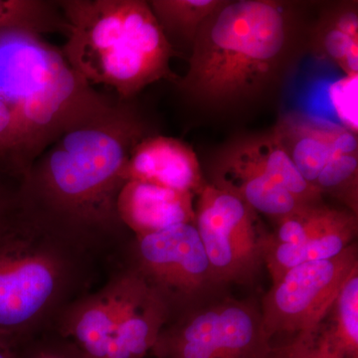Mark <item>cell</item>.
Masks as SVG:
<instances>
[{
	"label": "cell",
	"instance_id": "1",
	"mask_svg": "<svg viewBox=\"0 0 358 358\" xmlns=\"http://www.w3.org/2000/svg\"><path fill=\"white\" fill-rule=\"evenodd\" d=\"M157 134L129 101L61 134L18 181L16 203L30 217L109 260L128 244L117 209L131 150Z\"/></svg>",
	"mask_w": 358,
	"mask_h": 358
},
{
	"label": "cell",
	"instance_id": "2",
	"mask_svg": "<svg viewBox=\"0 0 358 358\" xmlns=\"http://www.w3.org/2000/svg\"><path fill=\"white\" fill-rule=\"evenodd\" d=\"M293 20L282 2L225 0L200 26L187 73L174 84L211 108L258 98L277 83L291 61Z\"/></svg>",
	"mask_w": 358,
	"mask_h": 358
},
{
	"label": "cell",
	"instance_id": "3",
	"mask_svg": "<svg viewBox=\"0 0 358 358\" xmlns=\"http://www.w3.org/2000/svg\"><path fill=\"white\" fill-rule=\"evenodd\" d=\"M98 259L16 203L0 222V334L17 346L89 293Z\"/></svg>",
	"mask_w": 358,
	"mask_h": 358
},
{
	"label": "cell",
	"instance_id": "4",
	"mask_svg": "<svg viewBox=\"0 0 358 358\" xmlns=\"http://www.w3.org/2000/svg\"><path fill=\"white\" fill-rule=\"evenodd\" d=\"M68 26L62 51L91 86L131 101L160 80L176 83V55L145 0H59Z\"/></svg>",
	"mask_w": 358,
	"mask_h": 358
},
{
	"label": "cell",
	"instance_id": "5",
	"mask_svg": "<svg viewBox=\"0 0 358 358\" xmlns=\"http://www.w3.org/2000/svg\"><path fill=\"white\" fill-rule=\"evenodd\" d=\"M0 99L24 131L31 162L61 134L115 103L73 69L62 49L20 30L0 31Z\"/></svg>",
	"mask_w": 358,
	"mask_h": 358
},
{
	"label": "cell",
	"instance_id": "6",
	"mask_svg": "<svg viewBox=\"0 0 358 358\" xmlns=\"http://www.w3.org/2000/svg\"><path fill=\"white\" fill-rule=\"evenodd\" d=\"M272 339L256 301L222 294L167 322L155 341V358H267Z\"/></svg>",
	"mask_w": 358,
	"mask_h": 358
},
{
	"label": "cell",
	"instance_id": "7",
	"mask_svg": "<svg viewBox=\"0 0 358 358\" xmlns=\"http://www.w3.org/2000/svg\"><path fill=\"white\" fill-rule=\"evenodd\" d=\"M124 252V267L159 294L171 319L223 294L194 224L134 236Z\"/></svg>",
	"mask_w": 358,
	"mask_h": 358
},
{
	"label": "cell",
	"instance_id": "8",
	"mask_svg": "<svg viewBox=\"0 0 358 358\" xmlns=\"http://www.w3.org/2000/svg\"><path fill=\"white\" fill-rule=\"evenodd\" d=\"M272 131L306 182L357 215V133L299 110L282 115Z\"/></svg>",
	"mask_w": 358,
	"mask_h": 358
},
{
	"label": "cell",
	"instance_id": "9",
	"mask_svg": "<svg viewBox=\"0 0 358 358\" xmlns=\"http://www.w3.org/2000/svg\"><path fill=\"white\" fill-rule=\"evenodd\" d=\"M194 226L219 284L251 285L263 265L267 230L243 200L207 183L196 196Z\"/></svg>",
	"mask_w": 358,
	"mask_h": 358
},
{
	"label": "cell",
	"instance_id": "10",
	"mask_svg": "<svg viewBox=\"0 0 358 358\" xmlns=\"http://www.w3.org/2000/svg\"><path fill=\"white\" fill-rule=\"evenodd\" d=\"M358 271L357 246L343 253L301 264L282 275L264 296L261 313L268 338L296 334L312 326L329 310L348 280Z\"/></svg>",
	"mask_w": 358,
	"mask_h": 358
},
{
	"label": "cell",
	"instance_id": "11",
	"mask_svg": "<svg viewBox=\"0 0 358 358\" xmlns=\"http://www.w3.org/2000/svg\"><path fill=\"white\" fill-rule=\"evenodd\" d=\"M275 224L263 241V265L273 282L301 264L343 253L355 243L358 231L357 214L324 202L303 205Z\"/></svg>",
	"mask_w": 358,
	"mask_h": 358
},
{
	"label": "cell",
	"instance_id": "12",
	"mask_svg": "<svg viewBox=\"0 0 358 358\" xmlns=\"http://www.w3.org/2000/svg\"><path fill=\"white\" fill-rule=\"evenodd\" d=\"M145 286L133 270L122 267L103 287L73 301L59 315L54 331L90 358H107L120 320Z\"/></svg>",
	"mask_w": 358,
	"mask_h": 358
},
{
	"label": "cell",
	"instance_id": "13",
	"mask_svg": "<svg viewBox=\"0 0 358 358\" xmlns=\"http://www.w3.org/2000/svg\"><path fill=\"white\" fill-rule=\"evenodd\" d=\"M210 176L208 183L236 195L274 222L308 205L275 182L262 155L245 138L232 141L219 152Z\"/></svg>",
	"mask_w": 358,
	"mask_h": 358
},
{
	"label": "cell",
	"instance_id": "14",
	"mask_svg": "<svg viewBox=\"0 0 358 358\" xmlns=\"http://www.w3.org/2000/svg\"><path fill=\"white\" fill-rule=\"evenodd\" d=\"M267 358H358V271L320 320Z\"/></svg>",
	"mask_w": 358,
	"mask_h": 358
},
{
	"label": "cell",
	"instance_id": "15",
	"mask_svg": "<svg viewBox=\"0 0 358 358\" xmlns=\"http://www.w3.org/2000/svg\"><path fill=\"white\" fill-rule=\"evenodd\" d=\"M124 178L192 193L195 197L208 183L194 150L178 138L159 134L143 138L134 148L124 167Z\"/></svg>",
	"mask_w": 358,
	"mask_h": 358
},
{
	"label": "cell",
	"instance_id": "16",
	"mask_svg": "<svg viewBox=\"0 0 358 358\" xmlns=\"http://www.w3.org/2000/svg\"><path fill=\"white\" fill-rule=\"evenodd\" d=\"M194 199L192 193L129 180L117 196V214L134 236H143L179 224H194Z\"/></svg>",
	"mask_w": 358,
	"mask_h": 358
},
{
	"label": "cell",
	"instance_id": "17",
	"mask_svg": "<svg viewBox=\"0 0 358 358\" xmlns=\"http://www.w3.org/2000/svg\"><path fill=\"white\" fill-rule=\"evenodd\" d=\"M169 319L166 303L145 282L120 320L107 358H145Z\"/></svg>",
	"mask_w": 358,
	"mask_h": 358
},
{
	"label": "cell",
	"instance_id": "18",
	"mask_svg": "<svg viewBox=\"0 0 358 358\" xmlns=\"http://www.w3.org/2000/svg\"><path fill=\"white\" fill-rule=\"evenodd\" d=\"M313 48L317 56L338 65L346 77H357V4H341L324 14L315 26Z\"/></svg>",
	"mask_w": 358,
	"mask_h": 358
},
{
	"label": "cell",
	"instance_id": "19",
	"mask_svg": "<svg viewBox=\"0 0 358 358\" xmlns=\"http://www.w3.org/2000/svg\"><path fill=\"white\" fill-rule=\"evenodd\" d=\"M148 2L164 36L176 52L178 45L187 46L192 51L200 26L225 0H150Z\"/></svg>",
	"mask_w": 358,
	"mask_h": 358
},
{
	"label": "cell",
	"instance_id": "20",
	"mask_svg": "<svg viewBox=\"0 0 358 358\" xmlns=\"http://www.w3.org/2000/svg\"><path fill=\"white\" fill-rule=\"evenodd\" d=\"M20 30L43 36L61 33L67 36L69 26L58 1L0 0V31Z\"/></svg>",
	"mask_w": 358,
	"mask_h": 358
},
{
	"label": "cell",
	"instance_id": "21",
	"mask_svg": "<svg viewBox=\"0 0 358 358\" xmlns=\"http://www.w3.org/2000/svg\"><path fill=\"white\" fill-rule=\"evenodd\" d=\"M30 164L24 131L0 99V173L20 181Z\"/></svg>",
	"mask_w": 358,
	"mask_h": 358
},
{
	"label": "cell",
	"instance_id": "22",
	"mask_svg": "<svg viewBox=\"0 0 358 358\" xmlns=\"http://www.w3.org/2000/svg\"><path fill=\"white\" fill-rule=\"evenodd\" d=\"M17 358H90L74 343L54 329L26 339L16 346Z\"/></svg>",
	"mask_w": 358,
	"mask_h": 358
},
{
	"label": "cell",
	"instance_id": "23",
	"mask_svg": "<svg viewBox=\"0 0 358 358\" xmlns=\"http://www.w3.org/2000/svg\"><path fill=\"white\" fill-rule=\"evenodd\" d=\"M4 178H11L0 173V222L3 220L15 204L16 189L18 185V183L14 186L7 185Z\"/></svg>",
	"mask_w": 358,
	"mask_h": 358
},
{
	"label": "cell",
	"instance_id": "24",
	"mask_svg": "<svg viewBox=\"0 0 358 358\" xmlns=\"http://www.w3.org/2000/svg\"><path fill=\"white\" fill-rule=\"evenodd\" d=\"M0 358H17L16 345L1 334H0Z\"/></svg>",
	"mask_w": 358,
	"mask_h": 358
}]
</instances>
